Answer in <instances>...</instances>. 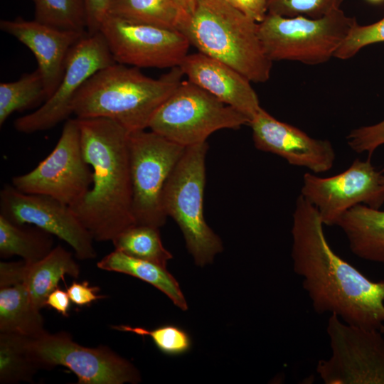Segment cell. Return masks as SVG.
Returning a JSON list of instances; mask_svg holds the SVG:
<instances>
[{"instance_id":"6da1fadb","label":"cell","mask_w":384,"mask_h":384,"mask_svg":"<svg viewBox=\"0 0 384 384\" xmlns=\"http://www.w3.org/2000/svg\"><path fill=\"white\" fill-rule=\"evenodd\" d=\"M292 235L294 271L302 278L314 311L335 314L351 325L381 331L384 280L371 281L334 252L318 210L301 194L295 202Z\"/></svg>"},{"instance_id":"7a4b0ae2","label":"cell","mask_w":384,"mask_h":384,"mask_svg":"<svg viewBox=\"0 0 384 384\" xmlns=\"http://www.w3.org/2000/svg\"><path fill=\"white\" fill-rule=\"evenodd\" d=\"M77 119L84 158L92 171V183L87 193L70 207L94 240L112 241L136 225L129 132L108 118Z\"/></svg>"},{"instance_id":"3957f363","label":"cell","mask_w":384,"mask_h":384,"mask_svg":"<svg viewBox=\"0 0 384 384\" xmlns=\"http://www.w3.org/2000/svg\"><path fill=\"white\" fill-rule=\"evenodd\" d=\"M183 75L177 66L154 79L138 68L114 63L84 83L73 101V114L78 119H112L129 133L144 130Z\"/></svg>"},{"instance_id":"277c9868","label":"cell","mask_w":384,"mask_h":384,"mask_svg":"<svg viewBox=\"0 0 384 384\" xmlns=\"http://www.w3.org/2000/svg\"><path fill=\"white\" fill-rule=\"evenodd\" d=\"M178 30L198 52L233 68L250 82L269 80L273 62L262 48L258 23L226 1L196 0Z\"/></svg>"},{"instance_id":"5b68a950","label":"cell","mask_w":384,"mask_h":384,"mask_svg":"<svg viewBox=\"0 0 384 384\" xmlns=\"http://www.w3.org/2000/svg\"><path fill=\"white\" fill-rule=\"evenodd\" d=\"M208 149L207 142L186 147L168 178L162 193L166 215L178 224L188 252L201 267L212 262L223 250L220 238L208 226L204 217Z\"/></svg>"},{"instance_id":"8992f818","label":"cell","mask_w":384,"mask_h":384,"mask_svg":"<svg viewBox=\"0 0 384 384\" xmlns=\"http://www.w3.org/2000/svg\"><path fill=\"white\" fill-rule=\"evenodd\" d=\"M341 9L319 18L283 17L267 13L258 23V34L270 60L314 65L327 62L356 22Z\"/></svg>"},{"instance_id":"52a82bcc","label":"cell","mask_w":384,"mask_h":384,"mask_svg":"<svg viewBox=\"0 0 384 384\" xmlns=\"http://www.w3.org/2000/svg\"><path fill=\"white\" fill-rule=\"evenodd\" d=\"M250 119L189 80H182L152 117L151 131L188 147L206 142L213 132L238 129Z\"/></svg>"},{"instance_id":"ba28073f","label":"cell","mask_w":384,"mask_h":384,"mask_svg":"<svg viewBox=\"0 0 384 384\" xmlns=\"http://www.w3.org/2000/svg\"><path fill=\"white\" fill-rule=\"evenodd\" d=\"M186 147L146 129L130 132L128 139L136 224L156 228L166 220L162 206L165 183Z\"/></svg>"},{"instance_id":"9c48e42d","label":"cell","mask_w":384,"mask_h":384,"mask_svg":"<svg viewBox=\"0 0 384 384\" xmlns=\"http://www.w3.org/2000/svg\"><path fill=\"white\" fill-rule=\"evenodd\" d=\"M92 171L84 158L78 119H68L52 151L31 171L15 176L12 185L29 194L45 195L71 206L90 190Z\"/></svg>"},{"instance_id":"30bf717a","label":"cell","mask_w":384,"mask_h":384,"mask_svg":"<svg viewBox=\"0 0 384 384\" xmlns=\"http://www.w3.org/2000/svg\"><path fill=\"white\" fill-rule=\"evenodd\" d=\"M31 355L39 369L51 370L63 366L78 378L79 384L137 383L138 370L110 348H90L73 340L65 331H48L28 341Z\"/></svg>"},{"instance_id":"8fae6325","label":"cell","mask_w":384,"mask_h":384,"mask_svg":"<svg viewBox=\"0 0 384 384\" xmlns=\"http://www.w3.org/2000/svg\"><path fill=\"white\" fill-rule=\"evenodd\" d=\"M326 332L331 356L319 360L316 371L326 384H384V337L379 330L366 329L329 318Z\"/></svg>"},{"instance_id":"7c38bea8","label":"cell","mask_w":384,"mask_h":384,"mask_svg":"<svg viewBox=\"0 0 384 384\" xmlns=\"http://www.w3.org/2000/svg\"><path fill=\"white\" fill-rule=\"evenodd\" d=\"M115 62L101 33H87L69 51L61 80L53 95L36 111L17 118L16 131L31 134L50 129L73 114V101L95 73Z\"/></svg>"},{"instance_id":"4fadbf2b","label":"cell","mask_w":384,"mask_h":384,"mask_svg":"<svg viewBox=\"0 0 384 384\" xmlns=\"http://www.w3.org/2000/svg\"><path fill=\"white\" fill-rule=\"evenodd\" d=\"M100 32L116 63L140 68L179 66L190 43L178 30L107 14Z\"/></svg>"},{"instance_id":"5bb4252c","label":"cell","mask_w":384,"mask_h":384,"mask_svg":"<svg viewBox=\"0 0 384 384\" xmlns=\"http://www.w3.org/2000/svg\"><path fill=\"white\" fill-rule=\"evenodd\" d=\"M370 159H356L344 171L330 177L306 172L303 176L301 195L318 210L325 225H335L350 208L364 204L379 209L384 203L381 177Z\"/></svg>"},{"instance_id":"9a60e30c","label":"cell","mask_w":384,"mask_h":384,"mask_svg":"<svg viewBox=\"0 0 384 384\" xmlns=\"http://www.w3.org/2000/svg\"><path fill=\"white\" fill-rule=\"evenodd\" d=\"M0 215L18 224L40 228L68 243L80 260L97 256L92 235L71 208L50 196L29 194L6 185L0 191Z\"/></svg>"},{"instance_id":"2e32d148","label":"cell","mask_w":384,"mask_h":384,"mask_svg":"<svg viewBox=\"0 0 384 384\" xmlns=\"http://www.w3.org/2000/svg\"><path fill=\"white\" fill-rule=\"evenodd\" d=\"M249 125L258 150L278 155L289 164L305 167L314 174L333 167L336 153L330 141L312 138L300 129L277 119L262 107Z\"/></svg>"},{"instance_id":"e0dca14e","label":"cell","mask_w":384,"mask_h":384,"mask_svg":"<svg viewBox=\"0 0 384 384\" xmlns=\"http://www.w3.org/2000/svg\"><path fill=\"white\" fill-rule=\"evenodd\" d=\"M0 28L33 53L48 99L61 80L69 51L87 33L63 30L20 16L12 20H1Z\"/></svg>"},{"instance_id":"ac0fdd59","label":"cell","mask_w":384,"mask_h":384,"mask_svg":"<svg viewBox=\"0 0 384 384\" xmlns=\"http://www.w3.org/2000/svg\"><path fill=\"white\" fill-rule=\"evenodd\" d=\"M179 68L188 80L240 112L250 122L262 107L250 81L220 60L201 52L188 53Z\"/></svg>"},{"instance_id":"d6986e66","label":"cell","mask_w":384,"mask_h":384,"mask_svg":"<svg viewBox=\"0 0 384 384\" xmlns=\"http://www.w3.org/2000/svg\"><path fill=\"white\" fill-rule=\"evenodd\" d=\"M336 225L345 233L354 255L384 265V210L358 204L348 210Z\"/></svg>"},{"instance_id":"ffe728a7","label":"cell","mask_w":384,"mask_h":384,"mask_svg":"<svg viewBox=\"0 0 384 384\" xmlns=\"http://www.w3.org/2000/svg\"><path fill=\"white\" fill-rule=\"evenodd\" d=\"M80 267L72 253L57 245L43 259L34 262L25 261L21 284H24L34 304L44 308L48 294L58 287L65 275L78 278Z\"/></svg>"},{"instance_id":"44dd1931","label":"cell","mask_w":384,"mask_h":384,"mask_svg":"<svg viewBox=\"0 0 384 384\" xmlns=\"http://www.w3.org/2000/svg\"><path fill=\"white\" fill-rule=\"evenodd\" d=\"M40 310L23 284L0 288V332L38 338L47 332Z\"/></svg>"},{"instance_id":"7402d4cb","label":"cell","mask_w":384,"mask_h":384,"mask_svg":"<svg viewBox=\"0 0 384 384\" xmlns=\"http://www.w3.org/2000/svg\"><path fill=\"white\" fill-rule=\"evenodd\" d=\"M97 266L103 270L123 273L143 280L164 293L177 307L183 311L188 309L178 283L166 267L116 250L104 256Z\"/></svg>"},{"instance_id":"603a6c76","label":"cell","mask_w":384,"mask_h":384,"mask_svg":"<svg viewBox=\"0 0 384 384\" xmlns=\"http://www.w3.org/2000/svg\"><path fill=\"white\" fill-rule=\"evenodd\" d=\"M53 235L30 224H18L0 215V256H18L28 263L36 262L53 249Z\"/></svg>"},{"instance_id":"cb8c5ba5","label":"cell","mask_w":384,"mask_h":384,"mask_svg":"<svg viewBox=\"0 0 384 384\" xmlns=\"http://www.w3.org/2000/svg\"><path fill=\"white\" fill-rule=\"evenodd\" d=\"M108 14L177 30L183 20L172 0H111Z\"/></svg>"},{"instance_id":"d4e9b609","label":"cell","mask_w":384,"mask_h":384,"mask_svg":"<svg viewBox=\"0 0 384 384\" xmlns=\"http://www.w3.org/2000/svg\"><path fill=\"white\" fill-rule=\"evenodd\" d=\"M28 337L0 332V383L33 382L39 369L28 345Z\"/></svg>"},{"instance_id":"484cf974","label":"cell","mask_w":384,"mask_h":384,"mask_svg":"<svg viewBox=\"0 0 384 384\" xmlns=\"http://www.w3.org/2000/svg\"><path fill=\"white\" fill-rule=\"evenodd\" d=\"M112 242L116 250L164 267L173 258L172 254L164 247L156 227L134 225L119 233Z\"/></svg>"},{"instance_id":"4316f807","label":"cell","mask_w":384,"mask_h":384,"mask_svg":"<svg viewBox=\"0 0 384 384\" xmlns=\"http://www.w3.org/2000/svg\"><path fill=\"white\" fill-rule=\"evenodd\" d=\"M48 99L41 74L37 68L13 82L0 83V126L15 112L30 109Z\"/></svg>"},{"instance_id":"83f0119b","label":"cell","mask_w":384,"mask_h":384,"mask_svg":"<svg viewBox=\"0 0 384 384\" xmlns=\"http://www.w3.org/2000/svg\"><path fill=\"white\" fill-rule=\"evenodd\" d=\"M34 20L63 30L87 32L83 0H32Z\"/></svg>"},{"instance_id":"f1b7e54d","label":"cell","mask_w":384,"mask_h":384,"mask_svg":"<svg viewBox=\"0 0 384 384\" xmlns=\"http://www.w3.org/2000/svg\"><path fill=\"white\" fill-rule=\"evenodd\" d=\"M113 329L131 332L142 336H149L160 351L168 356H179L189 351L192 341L189 334L183 329L166 324L154 329L128 325H115Z\"/></svg>"},{"instance_id":"f546056e","label":"cell","mask_w":384,"mask_h":384,"mask_svg":"<svg viewBox=\"0 0 384 384\" xmlns=\"http://www.w3.org/2000/svg\"><path fill=\"white\" fill-rule=\"evenodd\" d=\"M343 0H267V13L283 17L319 18L339 9Z\"/></svg>"},{"instance_id":"4dcf8cb0","label":"cell","mask_w":384,"mask_h":384,"mask_svg":"<svg viewBox=\"0 0 384 384\" xmlns=\"http://www.w3.org/2000/svg\"><path fill=\"white\" fill-rule=\"evenodd\" d=\"M378 43H384V16L368 25H360L356 21L336 50L334 58L348 60L366 46Z\"/></svg>"},{"instance_id":"1f68e13d","label":"cell","mask_w":384,"mask_h":384,"mask_svg":"<svg viewBox=\"0 0 384 384\" xmlns=\"http://www.w3.org/2000/svg\"><path fill=\"white\" fill-rule=\"evenodd\" d=\"M349 147L356 153H368L370 159L375 150L384 144V119L368 126L352 129L346 137Z\"/></svg>"},{"instance_id":"d6a6232c","label":"cell","mask_w":384,"mask_h":384,"mask_svg":"<svg viewBox=\"0 0 384 384\" xmlns=\"http://www.w3.org/2000/svg\"><path fill=\"white\" fill-rule=\"evenodd\" d=\"M111 0H83L87 18V32H100L101 24L108 14Z\"/></svg>"},{"instance_id":"836d02e7","label":"cell","mask_w":384,"mask_h":384,"mask_svg":"<svg viewBox=\"0 0 384 384\" xmlns=\"http://www.w3.org/2000/svg\"><path fill=\"white\" fill-rule=\"evenodd\" d=\"M99 290V287H90L87 282H73L67 288L70 301L78 306L88 305L99 299L105 298V295L97 294Z\"/></svg>"},{"instance_id":"e575fe53","label":"cell","mask_w":384,"mask_h":384,"mask_svg":"<svg viewBox=\"0 0 384 384\" xmlns=\"http://www.w3.org/2000/svg\"><path fill=\"white\" fill-rule=\"evenodd\" d=\"M259 23L267 14V0H225Z\"/></svg>"},{"instance_id":"d590c367","label":"cell","mask_w":384,"mask_h":384,"mask_svg":"<svg viewBox=\"0 0 384 384\" xmlns=\"http://www.w3.org/2000/svg\"><path fill=\"white\" fill-rule=\"evenodd\" d=\"M24 260L0 262V288L21 284Z\"/></svg>"},{"instance_id":"8d00e7d4","label":"cell","mask_w":384,"mask_h":384,"mask_svg":"<svg viewBox=\"0 0 384 384\" xmlns=\"http://www.w3.org/2000/svg\"><path fill=\"white\" fill-rule=\"evenodd\" d=\"M70 302V299L67 291L65 292L58 287L48 294L46 305L55 309L63 316H68Z\"/></svg>"},{"instance_id":"74e56055","label":"cell","mask_w":384,"mask_h":384,"mask_svg":"<svg viewBox=\"0 0 384 384\" xmlns=\"http://www.w3.org/2000/svg\"><path fill=\"white\" fill-rule=\"evenodd\" d=\"M196 0H172L181 12L183 20L188 18L193 13L196 6Z\"/></svg>"},{"instance_id":"f35d334b","label":"cell","mask_w":384,"mask_h":384,"mask_svg":"<svg viewBox=\"0 0 384 384\" xmlns=\"http://www.w3.org/2000/svg\"><path fill=\"white\" fill-rule=\"evenodd\" d=\"M366 1L373 4H379V3L383 2L384 0H366Z\"/></svg>"},{"instance_id":"ab89813d","label":"cell","mask_w":384,"mask_h":384,"mask_svg":"<svg viewBox=\"0 0 384 384\" xmlns=\"http://www.w3.org/2000/svg\"><path fill=\"white\" fill-rule=\"evenodd\" d=\"M381 185H382L383 189L384 191V174H383V176L381 177Z\"/></svg>"},{"instance_id":"60d3db41","label":"cell","mask_w":384,"mask_h":384,"mask_svg":"<svg viewBox=\"0 0 384 384\" xmlns=\"http://www.w3.org/2000/svg\"><path fill=\"white\" fill-rule=\"evenodd\" d=\"M383 334H384V327L380 331Z\"/></svg>"}]
</instances>
